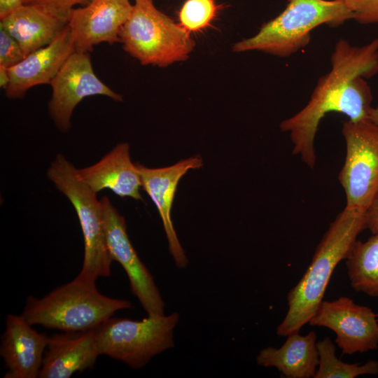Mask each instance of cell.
<instances>
[{
  "label": "cell",
  "instance_id": "obj_15",
  "mask_svg": "<svg viewBox=\"0 0 378 378\" xmlns=\"http://www.w3.org/2000/svg\"><path fill=\"white\" fill-rule=\"evenodd\" d=\"M68 26L48 45L27 55L8 69L10 82L6 90L10 99L22 98L31 88L50 84L69 57L75 52Z\"/></svg>",
  "mask_w": 378,
  "mask_h": 378
},
{
  "label": "cell",
  "instance_id": "obj_24",
  "mask_svg": "<svg viewBox=\"0 0 378 378\" xmlns=\"http://www.w3.org/2000/svg\"><path fill=\"white\" fill-rule=\"evenodd\" d=\"M353 14L354 20L361 24L378 23V0H343Z\"/></svg>",
  "mask_w": 378,
  "mask_h": 378
},
{
  "label": "cell",
  "instance_id": "obj_1",
  "mask_svg": "<svg viewBox=\"0 0 378 378\" xmlns=\"http://www.w3.org/2000/svg\"><path fill=\"white\" fill-rule=\"evenodd\" d=\"M330 64V71L318 79L307 104L280 123L281 130L289 134L293 154L311 169L316 163V134L326 114L342 113L351 121L369 118L372 94L365 78L378 74V37L362 46L340 39Z\"/></svg>",
  "mask_w": 378,
  "mask_h": 378
},
{
  "label": "cell",
  "instance_id": "obj_2",
  "mask_svg": "<svg viewBox=\"0 0 378 378\" xmlns=\"http://www.w3.org/2000/svg\"><path fill=\"white\" fill-rule=\"evenodd\" d=\"M365 211L345 206L330 224L304 275L287 295L288 309L277 327L278 335L299 332L315 314L333 270L347 258L358 235L365 229Z\"/></svg>",
  "mask_w": 378,
  "mask_h": 378
},
{
  "label": "cell",
  "instance_id": "obj_6",
  "mask_svg": "<svg viewBox=\"0 0 378 378\" xmlns=\"http://www.w3.org/2000/svg\"><path fill=\"white\" fill-rule=\"evenodd\" d=\"M77 169L59 153L47 172L48 178L71 203L77 214L84 241V256L77 276L96 281L111 275L113 260L106 238L104 216L101 200L78 176Z\"/></svg>",
  "mask_w": 378,
  "mask_h": 378
},
{
  "label": "cell",
  "instance_id": "obj_22",
  "mask_svg": "<svg viewBox=\"0 0 378 378\" xmlns=\"http://www.w3.org/2000/svg\"><path fill=\"white\" fill-rule=\"evenodd\" d=\"M218 8L214 0H186L178 13L180 25L189 33L200 31L211 25Z\"/></svg>",
  "mask_w": 378,
  "mask_h": 378
},
{
  "label": "cell",
  "instance_id": "obj_28",
  "mask_svg": "<svg viewBox=\"0 0 378 378\" xmlns=\"http://www.w3.org/2000/svg\"><path fill=\"white\" fill-rule=\"evenodd\" d=\"M10 82L8 69L0 66V86L1 88L6 89Z\"/></svg>",
  "mask_w": 378,
  "mask_h": 378
},
{
  "label": "cell",
  "instance_id": "obj_29",
  "mask_svg": "<svg viewBox=\"0 0 378 378\" xmlns=\"http://www.w3.org/2000/svg\"><path fill=\"white\" fill-rule=\"evenodd\" d=\"M369 119L378 125V107H372L369 112Z\"/></svg>",
  "mask_w": 378,
  "mask_h": 378
},
{
  "label": "cell",
  "instance_id": "obj_21",
  "mask_svg": "<svg viewBox=\"0 0 378 378\" xmlns=\"http://www.w3.org/2000/svg\"><path fill=\"white\" fill-rule=\"evenodd\" d=\"M318 365L314 378H354L364 374H378V360H370L363 365L346 363L335 355V347L326 337L316 342Z\"/></svg>",
  "mask_w": 378,
  "mask_h": 378
},
{
  "label": "cell",
  "instance_id": "obj_19",
  "mask_svg": "<svg viewBox=\"0 0 378 378\" xmlns=\"http://www.w3.org/2000/svg\"><path fill=\"white\" fill-rule=\"evenodd\" d=\"M256 362L263 367H274L288 378L314 377L318 365L316 335L314 331L306 335L294 332L279 348L262 349Z\"/></svg>",
  "mask_w": 378,
  "mask_h": 378
},
{
  "label": "cell",
  "instance_id": "obj_26",
  "mask_svg": "<svg viewBox=\"0 0 378 378\" xmlns=\"http://www.w3.org/2000/svg\"><path fill=\"white\" fill-rule=\"evenodd\" d=\"M365 229L372 234L378 232V190L370 206L365 211Z\"/></svg>",
  "mask_w": 378,
  "mask_h": 378
},
{
  "label": "cell",
  "instance_id": "obj_9",
  "mask_svg": "<svg viewBox=\"0 0 378 378\" xmlns=\"http://www.w3.org/2000/svg\"><path fill=\"white\" fill-rule=\"evenodd\" d=\"M52 95L48 111L56 126L62 132L71 127L75 107L84 98L106 96L115 101L122 96L105 85L94 72L88 52H74L50 83Z\"/></svg>",
  "mask_w": 378,
  "mask_h": 378
},
{
  "label": "cell",
  "instance_id": "obj_13",
  "mask_svg": "<svg viewBox=\"0 0 378 378\" xmlns=\"http://www.w3.org/2000/svg\"><path fill=\"white\" fill-rule=\"evenodd\" d=\"M135 164L141 178L142 188L151 198L162 219L174 262L178 268H185L188 260L175 231L171 213L179 181L189 170L203 165L202 157L191 156L172 166L160 168H148L138 162Z\"/></svg>",
  "mask_w": 378,
  "mask_h": 378
},
{
  "label": "cell",
  "instance_id": "obj_30",
  "mask_svg": "<svg viewBox=\"0 0 378 378\" xmlns=\"http://www.w3.org/2000/svg\"><path fill=\"white\" fill-rule=\"evenodd\" d=\"M377 321H378V314H377Z\"/></svg>",
  "mask_w": 378,
  "mask_h": 378
},
{
  "label": "cell",
  "instance_id": "obj_20",
  "mask_svg": "<svg viewBox=\"0 0 378 378\" xmlns=\"http://www.w3.org/2000/svg\"><path fill=\"white\" fill-rule=\"evenodd\" d=\"M346 260L351 287L378 297V232L364 242L357 240Z\"/></svg>",
  "mask_w": 378,
  "mask_h": 378
},
{
  "label": "cell",
  "instance_id": "obj_3",
  "mask_svg": "<svg viewBox=\"0 0 378 378\" xmlns=\"http://www.w3.org/2000/svg\"><path fill=\"white\" fill-rule=\"evenodd\" d=\"M133 307L130 300L108 297L95 281L76 276L45 296H29L21 314L31 325L64 332L92 330L115 312Z\"/></svg>",
  "mask_w": 378,
  "mask_h": 378
},
{
  "label": "cell",
  "instance_id": "obj_18",
  "mask_svg": "<svg viewBox=\"0 0 378 378\" xmlns=\"http://www.w3.org/2000/svg\"><path fill=\"white\" fill-rule=\"evenodd\" d=\"M67 24L68 14L37 4H24L0 20V28L18 41L25 56L50 43Z\"/></svg>",
  "mask_w": 378,
  "mask_h": 378
},
{
  "label": "cell",
  "instance_id": "obj_4",
  "mask_svg": "<svg viewBox=\"0 0 378 378\" xmlns=\"http://www.w3.org/2000/svg\"><path fill=\"white\" fill-rule=\"evenodd\" d=\"M351 19L353 14L343 0H288L281 13L263 24L254 36L234 43L232 50L289 57L309 44L316 27H335Z\"/></svg>",
  "mask_w": 378,
  "mask_h": 378
},
{
  "label": "cell",
  "instance_id": "obj_11",
  "mask_svg": "<svg viewBox=\"0 0 378 378\" xmlns=\"http://www.w3.org/2000/svg\"><path fill=\"white\" fill-rule=\"evenodd\" d=\"M308 323L332 330L344 354L364 353L378 347L377 314L348 297L323 300Z\"/></svg>",
  "mask_w": 378,
  "mask_h": 378
},
{
  "label": "cell",
  "instance_id": "obj_12",
  "mask_svg": "<svg viewBox=\"0 0 378 378\" xmlns=\"http://www.w3.org/2000/svg\"><path fill=\"white\" fill-rule=\"evenodd\" d=\"M133 5L130 0H90L85 6L68 12L75 50L89 52L101 43L120 42L119 34Z\"/></svg>",
  "mask_w": 378,
  "mask_h": 378
},
{
  "label": "cell",
  "instance_id": "obj_16",
  "mask_svg": "<svg viewBox=\"0 0 378 378\" xmlns=\"http://www.w3.org/2000/svg\"><path fill=\"white\" fill-rule=\"evenodd\" d=\"M100 356L93 329L49 336L40 378H69L91 368Z\"/></svg>",
  "mask_w": 378,
  "mask_h": 378
},
{
  "label": "cell",
  "instance_id": "obj_7",
  "mask_svg": "<svg viewBox=\"0 0 378 378\" xmlns=\"http://www.w3.org/2000/svg\"><path fill=\"white\" fill-rule=\"evenodd\" d=\"M179 315L148 316L141 321L112 318L93 329L100 355L140 369L158 354L173 348Z\"/></svg>",
  "mask_w": 378,
  "mask_h": 378
},
{
  "label": "cell",
  "instance_id": "obj_10",
  "mask_svg": "<svg viewBox=\"0 0 378 378\" xmlns=\"http://www.w3.org/2000/svg\"><path fill=\"white\" fill-rule=\"evenodd\" d=\"M106 244L113 261L125 271L132 293L148 316L164 314V302L153 276L138 256L127 232L124 217L107 197L101 199Z\"/></svg>",
  "mask_w": 378,
  "mask_h": 378
},
{
  "label": "cell",
  "instance_id": "obj_23",
  "mask_svg": "<svg viewBox=\"0 0 378 378\" xmlns=\"http://www.w3.org/2000/svg\"><path fill=\"white\" fill-rule=\"evenodd\" d=\"M25 57L18 41L4 29L0 28V66L9 69L18 64Z\"/></svg>",
  "mask_w": 378,
  "mask_h": 378
},
{
  "label": "cell",
  "instance_id": "obj_25",
  "mask_svg": "<svg viewBox=\"0 0 378 378\" xmlns=\"http://www.w3.org/2000/svg\"><path fill=\"white\" fill-rule=\"evenodd\" d=\"M90 0H24V4H37L62 13L68 14L70 9L78 4H88Z\"/></svg>",
  "mask_w": 378,
  "mask_h": 378
},
{
  "label": "cell",
  "instance_id": "obj_17",
  "mask_svg": "<svg viewBox=\"0 0 378 378\" xmlns=\"http://www.w3.org/2000/svg\"><path fill=\"white\" fill-rule=\"evenodd\" d=\"M76 173L96 194L108 189L121 197L143 200L141 178L131 160L127 143L118 144L97 163L77 169Z\"/></svg>",
  "mask_w": 378,
  "mask_h": 378
},
{
  "label": "cell",
  "instance_id": "obj_14",
  "mask_svg": "<svg viewBox=\"0 0 378 378\" xmlns=\"http://www.w3.org/2000/svg\"><path fill=\"white\" fill-rule=\"evenodd\" d=\"M48 339L47 334L34 330L21 314H8L0 346L7 370L4 378L38 377Z\"/></svg>",
  "mask_w": 378,
  "mask_h": 378
},
{
  "label": "cell",
  "instance_id": "obj_27",
  "mask_svg": "<svg viewBox=\"0 0 378 378\" xmlns=\"http://www.w3.org/2000/svg\"><path fill=\"white\" fill-rule=\"evenodd\" d=\"M24 0H0V20L24 5Z\"/></svg>",
  "mask_w": 378,
  "mask_h": 378
},
{
  "label": "cell",
  "instance_id": "obj_5",
  "mask_svg": "<svg viewBox=\"0 0 378 378\" xmlns=\"http://www.w3.org/2000/svg\"><path fill=\"white\" fill-rule=\"evenodd\" d=\"M119 36L123 49L141 64L160 67L187 59L195 46L190 33L160 11L153 0H134Z\"/></svg>",
  "mask_w": 378,
  "mask_h": 378
},
{
  "label": "cell",
  "instance_id": "obj_8",
  "mask_svg": "<svg viewBox=\"0 0 378 378\" xmlns=\"http://www.w3.org/2000/svg\"><path fill=\"white\" fill-rule=\"evenodd\" d=\"M342 133L346 155L338 179L346 206L365 211L378 190V125L369 118L348 120Z\"/></svg>",
  "mask_w": 378,
  "mask_h": 378
}]
</instances>
